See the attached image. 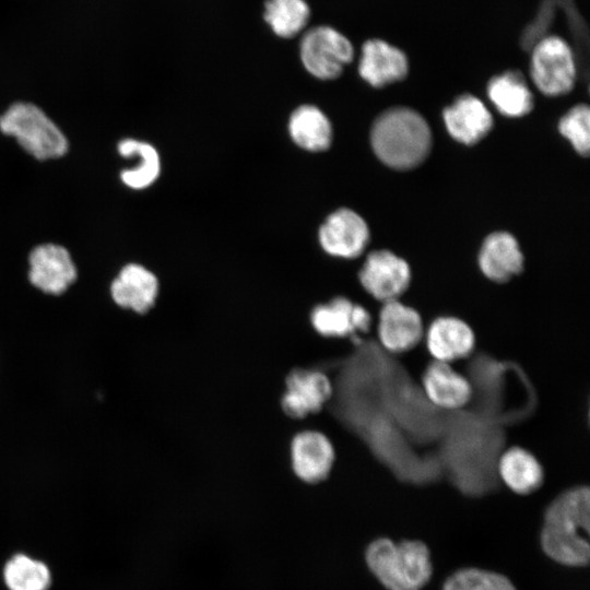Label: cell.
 I'll return each mask as SVG.
<instances>
[{
	"instance_id": "26",
	"label": "cell",
	"mask_w": 590,
	"mask_h": 590,
	"mask_svg": "<svg viewBox=\"0 0 590 590\" xmlns=\"http://www.w3.org/2000/svg\"><path fill=\"white\" fill-rule=\"evenodd\" d=\"M442 590H517L502 574L479 568H463L449 576Z\"/></svg>"
},
{
	"instance_id": "24",
	"label": "cell",
	"mask_w": 590,
	"mask_h": 590,
	"mask_svg": "<svg viewBox=\"0 0 590 590\" xmlns=\"http://www.w3.org/2000/svg\"><path fill=\"white\" fill-rule=\"evenodd\" d=\"M2 576L8 590H49L51 586L48 566L23 553L5 562Z\"/></svg>"
},
{
	"instance_id": "13",
	"label": "cell",
	"mask_w": 590,
	"mask_h": 590,
	"mask_svg": "<svg viewBox=\"0 0 590 590\" xmlns=\"http://www.w3.org/2000/svg\"><path fill=\"white\" fill-rule=\"evenodd\" d=\"M424 340L433 361L448 364L470 356L476 343L472 327L455 316L435 318L425 329Z\"/></svg>"
},
{
	"instance_id": "1",
	"label": "cell",
	"mask_w": 590,
	"mask_h": 590,
	"mask_svg": "<svg viewBox=\"0 0 590 590\" xmlns=\"http://www.w3.org/2000/svg\"><path fill=\"white\" fill-rule=\"evenodd\" d=\"M590 494L587 486L570 488L546 508L541 545L553 560L581 567L589 563Z\"/></svg>"
},
{
	"instance_id": "11",
	"label": "cell",
	"mask_w": 590,
	"mask_h": 590,
	"mask_svg": "<svg viewBox=\"0 0 590 590\" xmlns=\"http://www.w3.org/2000/svg\"><path fill=\"white\" fill-rule=\"evenodd\" d=\"M424 323L420 312L399 299L382 303L377 320V337L389 353L403 354L424 339Z\"/></svg>"
},
{
	"instance_id": "23",
	"label": "cell",
	"mask_w": 590,
	"mask_h": 590,
	"mask_svg": "<svg viewBox=\"0 0 590 590\" xmlns=\"http://www.w3.org/2000/svg\"><path fill=\"white\" fill-rule=\"evenodd\" d=\"M311 15L305 0H267L263 19L271 31L281 38H292L307 26Z\"/></svg>"
},
{
	"instance_id": "27",
	"label": "cell",
	"mask_w": 590,
	"mask_h": 590,
	"mask_svg": "<svg viewBox=\"0 0 590 590\" xmlns=\"http://www.w3.org/2000/svg\"><path fill=\"white\" fill-rule=\"evenodd\" d=\"M558 130L577 153L587 156L590 150V109L580 104L573 107L558 123Z\"/></svg>"
},
{
	"instance_id": "12",
	"label": "cell",
	"mask_w": 590,
	"mask_h": 590,
	"mask_svg": "<svg viewBox=\"0 0 590 590\" xmlns=\"http://www.w3.org/2000/svg\"><path fill=\"white\" fill-rule=\"evenodd\" d=\"M369 240L366 222L350 209L331 213L319 229L322 249L333 257L354 259L362 255Z\"/></svg>"
},
{
	"instance_id": "16",
	"label": "cell",
	"mask_w": 590,
	"mask_h": 590,
	"mask_svg": "<svg viewBox=\"0 0 590 590\" xmlns=\"http://www.w3.org/2000/svg\"><path fill=\"white\" fill-rule=\"evenodd\" d=\"M422 387L428 401L448 411L465 406L472 399L473 388L451 364L433 361L424 370Z\"/></svg>"
},
{
	"instance_id": "18",
	"label": "cell",
	"mask_w": 590,
	"mask_h": 590,
	"mask_svg": "<svg viewBox=\"0 0 590 590\" xmlns=\"http://www.w3.org/2000/svg\"><path fill=\"white\" fill-rule=\"evenodd\" d=\"M442 116L449 134L467 145L477 143L493 127V117L487 107L470 94L459 96L445 108Z\"/></svg>"
},
{
	"instance_id": "19",
	"label": "cell",
	"mask_w": 590,
	"mask_h": 590,
	"mask_svg": "<svg viewBox=\"0 0 590 590\" xmlns=\"http://www.w3.org/2000/svg\"><path fill=\"white\" fill-rule=\"evenodd\" d=\"M482 273L495 283H505L522 272L524 257L516 238L507 232L488 235L479 253Z\"/></svg>"
},
{
	"instance_id": "4",
	"label": "cell",
	"mask_w": 590,
	"mask_h": 590,
	"mask_svg": "<svg viewBox=\"0 0 590 590\" xmlns=\"http://www.w3.org/2000/svg\"><path fill=\"white\" fill-rule=\"evenodd\" d=\"M0 130L14 137L25 151L38 160L59 157L67 152L68 142L63 133L33 104H13L0 117Z\"/></svg>"
},
{
	"instance_id": "3",
	"label": "cell",
	"mask_w": 590,
	"mask_h": 590,
	"mask_svg": "<svg viewBox=\"0 0 590 590\" xmlns=\"http://www.w3.org/2000/svg\"><path fill=\"white\" fill-rule=\"evenodd\" d=\"M366 563L388 590H421L433 574L429 551L421 541L375 540L366 550Z\"/></svg>"
},
{
	"instance_id": "21",
	"label": "cell",
	"mask_w": 590,
	"mask_h": 590,
	"mask_svg": "<svg viewBox=\"0 0 590 590\" xmlns=\"http://www.w3.org/2000/svg\"><path fill=\"white\" fill-rule=\"evenodd\" d=\"M487 95L496 109L507 117H522L533 107V95L521 72L508 70L493 76Z\"/></svg>"
},
{
	"instance_id": "17",
	"label": "cell",
	"mask_w": 590,
	"mask_h": 590,
	"mask_svg": "<svg viewBox=\"0 0 590 590\" xmlns=\"http://www.w3.org/2000/svg\"><path fill=\"white\" fill-rule=\"evenodd\" d=\"M110 292L118 306L146 315L156 305L160 282L149 269L130 263L125 266L113 281Z\"/></svg>"
},
{
	"instance_id": "6",
	"label": "cell",
	"mask_w": 590,
	"mask_h": 590,
	"mask_svg": "<svg viewBox=\"0 0 590 590\" xmlns=\"http://www.w3.org/2000/svg\"><path fill=\"white\" fill-rule=\"evenodd\" d=\"M334 396V384L320 368L294 367L284 378L280 408L291 421L302 423L323 412Z\"/></svg>"
},
{
	"instance_id": "7",
	"label": "cell",
	"mask_w": 590,
	"mask_h": 590,
	"mask_svg": "<svg viewBox=\"0 0 590 590\" xmlns=\"http://www.w3.org/2000/svg\"><path fill=\"white\" fill-rule=\"evenodd\" d=\"M300 60L305 69L320 80L341 75L354 58L351 40L337 28L318 25L307 30L299 43Z\"/></svg>"
},
{
	"instance_id": "10",
	"label": "cell",
	"mask_w": 590,
	"mask_h": 590,
	"mask_svg": "<svg viewBox=\"0 0 590 590\" xmlns=\"http://www.w3.org/2000/svg\"><path fill=\"white\" fill-rule=\"evenodd\" d=\"M411 276L409 263L389 250L370 252L358 272L362 287L380 303L399 299L409 288Z\"/></svg>"
},
{
	"instance_id": "9",
	"label": "cell",
	"mask_w": 590,
	"mask_h": 590,
	"mask_svg": "<svg viewBox=\"0 0 590 590\" xmlns=\"http://www.w3.org/2000/svg\"><path fill=\"white\" fill-rule=\"evenodd\" d=\"M308 321L320 338L345 340L369 332L373 317L363 305L339 295L314 305L309 310Z\"/></svg>"
},
{
	"instance_id": "15",
	"label": "cell",
	"mask_w": 590,
	"mask_h": 590,
	"mask_svg": "<svg viewBox=\"0 0 590 590\" xmlns=\"http://www.w3.org/2000/svg\"><path fill=\"white\" fill-rule=\"evenodd\" d=\"M30 281L45 293L61 294L76 278L75 266L68 250L45 244L30 255Z\"/></svg>"
},
{
	"instance_id": "22",
	"label": "cell",
	"mask_w": 590,
	"mask_h": 590,
	"mask_svg": "<svg viewBox=\"0 0 590 590\" xmlns=\"http://www.w3.org/2000/svg\"><path fill=\"white\" fill-rule=\"evenodd\" d=\"M288 131L297 145L311 152L327 150L332 139L329 119L312 105H303L293 111Z\"/></svg>"
},
{
	"instance_id": "14",
	"label": "cell",
	"mask_w": 590,
	"mask_h": 590,
	"mask_svg": "<svg viewBox=\"0 0 590 590\" xmlns=\"http://www.w3.org/2000/svg\"><path fill=\"white\" fill-rule=\"evenodd\" d=\"M409 67L405 52L385 39L370 38L362 45L358 73L374 87L402 81L409 73Z\"/></svg>"
},
{
	"instance_id": "28",
	"label": "cell",
	"mask_w": 590,
	"mask_h": 590,
	"mask_svg": "<svg viewBox=\"0 0 590 590\" xmlns=\"http://www.w3.org/2000/svg\"><path fill=\"white\" fill-rule=\"evenodd\" d=\"M562 0H542L535 16L523 28L521 46L529 50L539 39L550 34L553 22L557 17Z\"/></svg>"
},
{
	"instance_id": "5",
	"label": "cell",
	"mask_w": 590,
	"mask_h": 590,
	"mask_svg": "<svg viewBox=\"0 0 590 590\" xmlns=\"http://www.w3.org/2000/svg\"><path fill=\"white\" fill-rule=\"evenodd\" d=\"M530 76L536 88L547 96L570 92L576 83L578 63L575 49L564 37L547 34L529 50Z\"/></svg>"
},
{
	"instance_id": "25",
	"label": "cell",
	"mask_w": 590,
	"mask_h": 590,
	"mask_svg": "<svg viewBox=\"0 0 590 590\" xmlns=\"http://www.w3.org/2000/svg\"><path fill=\"white\" fill-rule=\"evenodd\" d=\"M119 153L125 157L137 156L140 162L137 167L123 170L121 180L133 189H143L154 182L161 169L156 150L149 143L126 139L118 144Z\"/></svg>"
},
{
	"instance_id": "20",
	"label": "cell",
	"mask_w": 590,
	"mask_h": 590,
	"mask_svg": "<svg viewBox=\"0 0 590 590\" xmlns=\"http://www.w3.org/2000/svg\"><path fill=\"white\" fill-rule=\"evenodd\" d=\"M497 475L514 493L528 495L543 484L544 471L529 450L514 446L505 450L497 461Z\"/></svg>"
},
{
	"instance_id": "8",
	"label": "cell",
	"mask_w": 590,
	"mask_h": 590,
	"mask_svg": "<svg viewBox=\"0 0 590 590\" xmlns=\"http://www.w3.org/2000/svg\"><path fill=\"white\" fill-rule=\"evenodd\" d=\"M288 461L293 474L299 481L315 485L331 474L337 462V449L322 430L303 428L290 439Z\"/></svg>"
},
{
	"instance_id": "2",
	"label": "cell",
	"mask_w": 590,
	"mask_h": 590,
	"mask_svg": "<svg viewBox=\"0 0 590 590\" xmlns=\"http://www.w3.org/2000/svg\"><path fill=\"white\" fill-rule=\"evenodd\" d=\"M371 146L378 158L394 169H411L428 155L432 133L426 120L415 110L394 107L374 122Z\"/></svg>"
}]
</instances>
